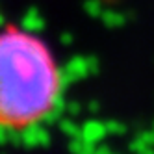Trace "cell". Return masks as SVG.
<instances>
[{
    "mask_svg": "<svg viewBox=\"0 0 154 154\" xmlns=\"http://www.w3.org/2000/svg\"><path fill=\"white\" fill-rule=\"evenodd\" d=\"M63 85L61 65L41 35L17 24L0 28V128L24 132L47 121Z\"/></svg>",
    "mask_w": 154,
    "mask_h": 154,
    "instance_id": "1",
    "label": "cell"
}]
</instances>
